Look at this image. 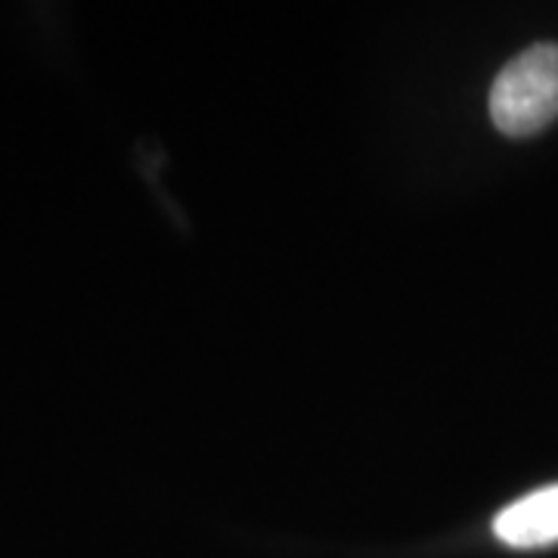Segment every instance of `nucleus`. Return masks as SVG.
Returning <instances> with one entry per match:
<instances>
[{
  "mask_svg": "<svg viewBox=\"0 0 558 558\" xmlns=\"http://www.w3.org/2000/svg\"><path fill=\"white\" fill-rule=\"evenodd\" d=\"M490 119L506 137H534L558 119V44H534L499 72Z\"/></svg>",
  "mask_w": 558,
  "mask_h": 558,
  "instance_id": "f257e3e1",
  "label": "nucleus"
},
{
  "mask_svg": "<svg viewBox=\"0 0 558 558\" xmlns=\"http://www.w3.org/2000/svg\"><path fill=\"white\" fill-rule=\"evenodd\" d=\"M494 534L515 549H537L558 543V484L506 506L494 519Z\"/></svg>",
  "mask_w": 558,
  "mask_h": 558,
  "instance_id": "f03ea898",
  "label": "nucleus"
}]
</instances>
